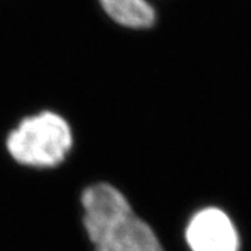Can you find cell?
Segmentation results:
<instances>
[{"label": "cell", "instance_id": "4", "mask_svg": "<svg viewBox=\"0 0 251 251\" xmlns=\"http://www.w3.org/2000/svg\"><path fill=\"white\" fill-rule=\"evenodd\" d=\"M103 11L116 24L130 29H147L156 21V11L148 0H99Z\"/></svg>", "mask_w": 251, "mask_h": 251}, {"label": "cell", "instance_id": "1", "mask_svg": "<svg viewBox=\"0 0 251 251\" xmlns=\"http://www.w3.org/2000/svg\"><path fill=\"white\" fill-rule=\"evenodd\" d=\"M73 130L59 113L44 110L28 116L10 131L6 147L10 156L29 168L59 166L73 148Z\"/></svg>", "mask_w": 251, "mask_h": 251}, {"label": "cell", "instance_id": "3", "mask_svg": "<svg viewBox=\"0 0 251 251\" xmlns=\"http://www.w3.org/2000/svg\"><path fill=\"white\" fill-rule=\"evenodd\" d=\"M90 242L94 251H163L152 227L134 211L103 227Z\"/></svg>", "mask_w": 251, "mask_h": 251}, {"label": "cell", "instance_id": "2", "mask_svg": "<svg viewBox=\"0 0 251 251\" xmlns=\"http://www.w3.org/2000/svg\"><path fill=\"white\" fill-rule=\"evenodd\" d=\"M191 251H239L240 239L230 218L218 208L196 212L186 229Z\"/></svg>", "mask_w": 251, "mask_h": 251}]
</instances>
